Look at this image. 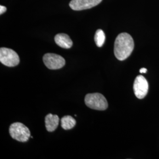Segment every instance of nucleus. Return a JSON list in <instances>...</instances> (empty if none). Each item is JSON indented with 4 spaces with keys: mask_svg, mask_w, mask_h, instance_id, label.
I'll return each instance as SVG.
<instances>
[{
    "mask_svg": "<svg viewBox=\"0 0 159 159\" xmlns=\"http://www.w3.org/2000/svg\"><path fill=\"white\" fill-rule=\"evenodd\" d=\"M134 47V41L130 35L126 33H121L115 40L114 55L119 60L123 61L130 56Z\"/></svg>",
    "mask_w": 159,
    "mask_h": 159,
    "instance_id": "nucleus-1",
    "label": "nucleus"
},
{
    "mask_svg": "<svg viewBox=\"0 0 159 159\" xmlns=\"http://www.w3.org/2000/svg\"><path fill=\"white\" fill-rule=\"evenodd\" d=\"M85 105L89 108L97 110H105L108 107L106 98L100 93L87 94L84 99Z\"/></svg>",
    "mask_w": 159,
    "mask_h": 159,
    "instance_id": "nucleus-2",
    "label": "nucleus"
},
{
    "mask_svg": "<svg viewBox=\"0 0 159 159\" xmlns=\"http://www.w3.org/2000/svg\"><path fill=\"white\" fill-rule=\"evenodd\" d=\"M9 133L12 139L21 142H26L31 136L30 131L21 123H14L10 125Z\"/></svg>",
    "mask_w": 159,
    "mask_h": 159,
    "instance_id": "nucleus-3",
    "label": "nucleus"
},
{
    "mask_svg": "<svg viewBox=\"0 0 159 159\" xmlns=\"http://www.w3.org/2000/svg\"><path fill=\"white\" fill-rule=\"evenodd\" d=\"M0 61L7 67L17 66L20 63V57L13 50L2 47L0 48Z\"/></svg>",
    "mask_w": 159,
    "mask_h": 159,
    "instance_id": "nucleus-4",
    "label": "nucleus"
},
{
    "mask_svg": "<svg viewBox=\"0 0 159 159\" xmlns=\"http://www.w3.org/2000/svg\"><path fill=\"white\" fill-rule=\"evenodd\" d=\"M43 61L46 67L50 70H57L65 66L66 61L63 57L53 53H47L43 56Z\"/></svg>",
    "mask_w": 159,
    "mask_h": 159,
    "instance_id": "nucleus-5",
    "label": "nucleus"
},
{
    "mask_svg": "<svg viewBox=\"0 0 159 159\" xmlns=\"http://www.w3.org/2000/svg\"><path fill=\"white\" fill-rule=\"evenodd\" d=\"M133 89L135 96L139 99H142L148 94V81L143 75H138L134 80Z\"/></svg>",
    "mask_w": 159,
    "mask_h": 159,
    "instance_id": "nucleus-6",
    "label": "nucleus"
},
{
    "mask_svg": "<svg viewBox=\"0 0 159 159\" xmlns=\"http://www.w3.org/2000/svg\"><path fill=\"white\" fill-rule=\"evenodd\" d=\"M102 1V0H71L69 6L74 11H81L96 7Z\"/></svg>",
    "mask_w": 159,
    "mask_h": 159,
    "instance_id": "nucleus-7",
    "label": "nucleus"
},
{
    "mask_svg": "<svg viewBox=\"0 0 159 159\" xmlns=\"http://www.w3.org/2000/svg\"><path fill=\"white\" fill-rule=\"evenodd\" d=\"M54 40L58 46L63 48H70L73 46V41L67 34L60 33L55 36Z\"/></svg>",
    "mask_w": 159,
    "mask_h": 159,
    "instance_id": "nucleus-8",
    "label": "nucleus"
},
{
    "mask_svg": "<svg viewBox=\"0 0 159 159\" xmlns=\"http://www.w3.org/2000/svg\"><path fill=\"white\" fill-rule=\"evenodd\" d=\"M59 123V117L57 115L48 114L45 118V124L47 130L52 132L56 130Z\"/></svg>",
    "mask_w": 159,
    "mask_h": 159,
    "instance_id": "nucleus-9",
    "label": "nucleus"
},
{
    "mask_svg": "<svg viewBox=\"0 0 159 159\" xmlns=\"http://www.w3.org/2000/svg\"><path fill=\"white\" fill-rule=\"evenodd\" d=\"M76 125V121L70 116H64L61 120V125L66 130L73 129Z\"/></svg>",
    "mask_w": 159,
    "mask_h": 159,
    "instance_id": "nucleus-10",
    "label": "nucleus"
},
{
    "mask_svg": "<svg viewBox=\"0 0 159 159\" xmlns=\"http://www.w3.org/2000/svg\"><path fill=\"white\" fill-rule=\"evenodd\" d=\"M106 40V35L102 30H97L94 35V41L97 46L102 47Z\"/></svg>",
    "mask_w": 159,
    "mask_h": 159,
    "instance_id": "nucleus-11",
    "label": "nucleus"
},
{
    "mask_svg": "<svg viewBox=\"0 0 159 159\" xmlns=\"http://www.w3.org/2000/svg\"><path fill=\"white\" fill-rule=\"evenodd\" d=\"M7 11V8L3 6H0V14H2Z\"/></svg>",
    "mask_w": 159,
    "mask_h": 159,
    "instance_id": "nucleus-12",
    "label": "nucleus"
},
{
    "mask_svg": "<svg viewBox=\"0 0 159 159\" xmlns=\"http://www.w3.org/2000/svg\"><path fill=\"white\" fill-rule=\"evenodd\" d=\"M146 72H147L146 68H142L140 70V73H146Z\"/></svg>",
    "mask_w": 159,
    "mask_h": 159,
    "instance_id": "nucleus-13",
    "label": "nucleus"
}]
</instances>
